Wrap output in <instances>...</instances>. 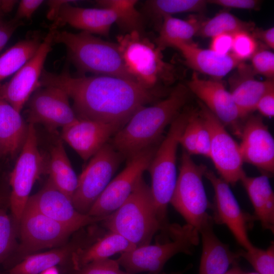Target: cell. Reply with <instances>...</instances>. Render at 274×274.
<instances>
[{
	"instance_id": "obj_1",
	"label": "cell",
	"mask_w": 274,
	"mask_h": 274,
	"mask_svg": "<svg viewBox=\"0 0 274 274\" xmlns=\"http://www.w3.org/2000/svg\"><path fill=\"white\" fill-rule=\"evenodd\" d=\"M41 86L64 90L73 101L79 119L116 124L122 127L141 108L158 100L164 91L147 89L131 80L104 75L74 77L67 69L60 74L43 70Z\"/></svg>"
},
{
	"instance_id": "obj_2",
	"label": "cell",
	"mask_w": 274,
	"mask_h": 274,
	"mask_svg": "<svg viewBox=\"0 0 274 274\" xmlns=\"http://www.w3.org/2000/svg\"><path fill=\"white\" fill-rule=\"evenodd\" d=\"M190 90L179 83L166 97L154 105L136 111L114 135L110 143L124 158L159 144L166 127L182 111L188 101Z\"/></svg>"
},
{
	"instance_id": "obj_3",
	"label": "cell",
	"mask_w": 274,
	"mask_h": 274,
	"mask_svg": "<svg viewBox=\"0 0 274 274\" xmlns=\"http://www.w3.org/2000/svg\"><path fill=\"white\" fill-rule=\"evenodd\" d=\"M53 43L64 45L68 58L83 73L136 82L126 68L117 43L104 41L86 31L74 33L58 30L55 32Z\"/></svg>"
},
{
	"instance_id": "obj_4",
	"label": "cell",
	"mask_w": 274,
	"mask_h": 274,
	"mask_svg": "<svg viewBox=\"0 0 274 274\" xmlns=\"http://www.w3.org/2000/svg\"><path fill=\"white\" fill-rule=\"evenodd\" d=\"M100 223L136 247L149 245L157 232L163 231L150 187L143 177L124 203Z\"/></svg>"
},
{
	"instance_id": "obj_5",
	"label": "cell",
	"mask_w": 274,
	"mask_h": 274,
	"mask_svg": "<svg viewBox=\"0 0 274 274\" xmlns=\"http://www.w3.org/2000/svg\"><path fill=\"white\" fill-rule=\"evenodd\" d=\"M190 111L191 109L182 110L171 123L147 169L151 178L150 189L156 213L163 229L169 224L167 219V209L177 178V152Z\"/></svg>"
},
{
	"instance_id": "obj_6",
	"label": "cell",
	"mask_w": 274,
	"mask_h": 274,
	"mask_svg": "<svg viewBox=\"0 0 274 274\" xmlns=\"http://www.w3.org/2000/svg\"><path fill=\"white\" fill-rule=\"evenodd\" d=\"M117 44L126 68L136 82L147 89L175 80V67L164 60L162 50L142 32L132 31L117 37Z\"/></svg>"
},
{
	"instance_id": "obj_7",
	"label": "cell",
	"mask_w": 274,
	"mask_h": 274,
	"mask_svg": "<svg viewBox=\"0 0 274 274\" xmlns=\"http://www.w3.org/2000/svg\"><path fill=\"white\" fill-rule=\"evenodd\" d=\"M171 239L155 245L136 247L121 254L116 260L130 274L149 272L158 274L166 262L177 254H191L199 241V233L195 227L186 224H169Z\"/></svg>"
},
{
	"instance_id": "obj_8",
	"label": "cell",
	"mask_w": 274,
	"mask_h": 274,
	"mask_svg": "<svg viewBox=\"0 0 274 274\" xmlns=\"http://www.w3.org/2000/svg\"><path fill=\"white\" fill-rule=\"evenodd\" d=\"M202 164L194 162L191 155L183 151L179 174L170 203L184 218L187 223L198 230L212 217L208 210L211 208L202 178L207 169Z\"/></svg>"
},
{
	"instance_id": "obj_9",
	"label": "cell",
	"mask_w": 274,
	"mask_h": 274,
	"mask_svg": "<svg viewBox=\"0 0 274 274\" xmlns=\"http://www.w3.org/2000/svg\"><path fill=\"white\" fill-rule=\"evenodd\" d=\"M45 169V161L38 148L35 125L28 124L25 141L10 175V205L16 226L19 225L34 184Z\"/></svg>"
},
{
	"instance_id": "obj_10",
	"label": "cell",
	"mask_w": 274,
	"mask_h": 274,
	"mask_svg": "<svg viewBox=\"0 0 274 274\" xmlns=\"http://www.w3.org/2000/svg\"><path fill=\"white\" fill-rule=\"evenodd\" d=\"M124 158L108 143L90 159L78 177L77 186L72 198L79 212L88 214Z\"/></svg>"
},
{
	"instance_id": "obj_11",
	"label": "cell",
	"mask_w": 274,
	"mask_h": 274,
	"mask_svg": "<svg viewBox=\"0 0 274 274\" xmlns=\"http://www.w3.org/2000/svg\"><path fill=\"white\" fill-rule=\"evenodd\" d=\"M198 113L211 137L209 158L220 177L229 185H234L246 174L240 147L226 127L199 100Z\"/></svg>"
},
{
	"instance_id": "obj_12",
	"label": "cell",
	"mask_w": 274,
	"mask_h": 274,
	"mask_svg": "<svg viewBox=\"0 0 274 274\" xmlns=\"http://www.w3.org/2000/svg\"><path fill=\"white\" fill-rule=\"evenodd\" d=\"M18 226L20 243L17 252L22 259L42 249L61 246L76 232L41 213L28 202Z\"/></svg>"
},
{
	"instance_id": "obj_13",
	"label": "cell",
	"mask_w": 274,
	"mask_h": 274,
	"mask_svg": "<svg viewBox=\"0 0 274 274\" xmlns=\"http://www.w3.org/2000/svg\"><path fill=\"white\" fill-rule=\"evenodd\" d=\"M159 144L127 158L125 168L110 181L87 214L94 217L107 216L119 208L133 191L143 173L147 170Z\"/></svg>"
},
{
	"instance_id": "obj_14",
	"label": "cell",
	"mask_w": 274,
	"mask_h": 274,
	"mask_svg": "<svg viewBox=\"0 0 274 274\" xmlns=\"http://www.w3.org/2000/svg\"><path fill=\"white\" fill-rule=\"evenodd\" d=\"M57 29L50 26L35 54L8 82L0 83V96L20 112L30 95L41 87L40 80L46 57L52 50Z\"/></svg>"
},
{
	"instance_id": "obj_15",
	"label": "cell",
	"mask_w": 274,
	"mask_h": 274,
	"mask_svg": "<svg viewBox=\"0 0 274 274\" xmlns=\"http://www.w3.org/2000/svg\"><path fill=\"white\" fill-rule=\"evenodd\" d=\"M31 97L27 110L28 124H41L51 132L73 123L78 118L71 107L69 96L62 89L43 86Z\"/></svg>"
},
{
	"instance_id": "obj_16",
	"label": "cell",
	"mask_w": 274,
	"mask_h": 274,
	"mask_svg": "<svg viewBox=\"0 0 274 274\" xmlns=\"http://www.w3.org/2000/svg\"><path fill=\"white\" fill-rule=\"evenodd\" d=\"M204 176L209 180L215 193L214 222L225 225L237 243L247 250L253 245L248 237L250 224L254 216L244 212L231 191L229 185L211 170L207 169Z\"/></svg>"
},
{
	"instance_id": "obj_17",
	"label": "cell",
	"mask_w": 274,
	"mask_h": 274,
	"mask_svg": "<svg viewBox=\"0 0 274 274\" xmlns=\"http://www.w3.org/2000/svg\"><path fill=\"white\" fill-rule=\"evenodd\" d=\"M187 86L226 127L231 128L239 137L245 119L230 93L220 80L202 79L194 72Z\"/></svg>"
},
{
	"instance_id": "obj_18",
	"label": "cell",
	"mask_w": 274,
	"mask_h": 274,
	"mask_svg": "<svg viewBox=\"0 0 274 274\" xmlns=\"http://www.w3.org/2000/svg\"><path fill=\"white\" fill-rule=\"evenodd\" d=\"M27 202L46 216L76 231L101 222L108 216L94 217L79 212L72 200L59 190L49 179L42 189L29 197Z\"/></svg>"
},
{
	"instance_id": "obj_19",
	"label": "cell",
	"mask_w": 274,
	"mask_h": 274,
	"mask_svg": "<svg viewBox=\"0 0 274 274\" xmlns=\"http://www.w3.org/2000/svg\"><path fill=\"white\" fill-rule=\"evenodd\" d=\"M239 138L244 162L271 176L274 172V140L262 117L248 116L244 121Z\"/></svg>"
},
{
	"instance_id": "obj_20",
	"label": "cell",
	"mask_w": 274,
	"mask_h": 274,
	"mask_svg": "<svg viewBox=\"0 0 274 274\" xmlns=\"http://www.w3.org/2000/svg\"><path fill=\"white\" fill-rule=\"evenodd\" d=\"M122 126L119 124L78 119L62 128L61 140L84 161L90 159Z\"/></svg>"
},
{
	"instance_id": "obj_21",
	"label": "cell",
	"mask_w": 274,
	"mask_h": 274,
	"mask_svg": "<svg viewBox=\"0 0 274 274\" xmlns=\"http://www.w3.org/2000/svg\"><path fill=\"white\" fill-rule=\"evenodd\" d=\"M99 236L97 229L92 227L88 233L80 234L74 241L50 251L29 255L22 259L10 269L8 274H39L44 270L64 263L72 262L75 253L80 248L86 247Z\"/></svg>"
},
{
	"instance_id": "obj_22",
	"label": "cell",
	"mask_w": 274,
	"mask_h": 274,
	"mask_svg": "<svg viewBox=\"0 0 274 274\" xmlns=\"http://www.w3.org/2000/svg\"><path fill=\"white\" fill-rule=\"evenodd\" d=\"M64 3L57 10L51 26L58 29L68 24L90 33L108 36L117 17L111 10L105 8H83Z\"/></svg>"
},
{
	"instance_id": "obj_23",
	"label": "cell",
	"mask_w": 274,
	"mask_h": 274,
	"mask_svg": "<svg viewBox=\"0 0 274 274\" xmlns=\"http://www.w3.org/2000/svg\"><path fill=\"white\" fill-rule=\"evenodd\" d=\"M236 73L229 79L230 93L242 117L245 119L256 110L261 97L274 88L273 79L257 80L251 66L240 63Z\"/></svg>"
},
{
	"instance_id": "obj_24",
	"label": "cell",
	"mask_w": 274,
	"mask_h": 274,
	"mask_svg": "<svg viewBox=\"0 0 274 274\" xmlns=\"http://www.w3.org/2000/svg\"><path fill=\"white\" fill-rule=\"evenodd\" d=\"M213 224L212 217L198 229L202 242L199 274H225L230 265L241 257L239 251H232L218 238Z\"/></svg>"
},
{
	"instance_id": "obj_25",
	"label": "cell",
	"mask_w": 274,
	"mask_h": 274,
	"mask_svg": "<svg viewBox=\"0 0 274 274\" xmlns=\"http://www.w3.org/2000/svg\"><path fill=\"white\" fill-rule=\"evenodd\" d=\"M173 47L180 51L187 65L215 80H220L242 62L231 53L219 54L210 49L199 48L192 42L179 43Z\"/></svg>"
},
{
	"instance_id": "obj_26",
	"label": "cell",
	"mask_w": 274,
	"mask_h": 274,
	"mask_svg": "<svg viewBox=\"0 0 274 274\" xmlns=\"http://www.w3.org/2000/svg\"><path fill=\"white\" fill-rule=\"evenodd\" d=\"M241 181L246 189L254 210L253 215L264 229L274 231V193L269 176L262 174L255 177L244 176Z\"/></svg>"
},
{
	"instance_id": "obj_27",
	"label": "cell",
	"mask_w": 274,
	"mask_h": 274,
	"mask_svg": "<svg viewBox=\"0 0 274 274\" xmlns=\"http://www.w3.org/2000/svg\"><path fill=\"white\" fill-rule=\"evenodd\" d=\"M27 130L20 112L0 96V156L13 157L21 151Z\"/></svg>"
},
{
	"instance_id": "obj_28",
	"label": "cell",
	"mask_w": 274,
	"mask_h": 274,
	"mask_svg": "<svg viewBox=\"0 0 274 274\" xmlns=\"http://www.w3.org/2000/svg\"><path fill=\"white\" fill-rule=\"evenodd\" d=\"M135 248L122 235L108 230L92 244L79 249L74 254L72 262L76 270L92 261L109 258Z\"/></svg>"
},
{
	"instance_id": "obj_29",
	"label": "cell",
	"mask_w": 274,
	"mask_h": 274,
	"mask_svg": "<svg viewBox=\"0 0 274 274\" xmlns=\"http://www.w3.org/2000/svg\"><path fill=\"white\" fill-rule=\"evenodd\" d=\"M53 184L71 200L78 184L77 176L67 156L61 140L52 147L47 167Z\"/></svg>"
},
{
	"instance_id": "obj_30",
	"label": "cell",
	"mask_w": 274,
	"mask_h": 274,
	"mask_svg": "<svg viewBox=\"0 0 274 274\" xmlns=\"http://www.w3.org/2000/svg\"><path fill=\"white\" fill-rule=\"evenodd\" d=\"M44 38L39 32H34L0 55V83L15 74L35 54Z\"/></svg>"
},
{
	"instance_id": "obj_31",
	"label": "cell",
	"mask_w": 274,
	"mask_h": 274,
	"mask_svg": "<svg viewBox=\"0 0 274 274\" xmlns=\"http://www.w3.org/2000/svg\"><path fill=\"white\" fill-rule=\"evenodd\" d=\"M155 44L162 50L179 43L192 42L198 33L201 23L194 18L182 20L172 16H164Z\"/></svg>"
},
{
	"instance_id": "obj_32",
	"label": "cell",
	"mask_w": 274,
	"mask_h": 274,
	"mask_svg": "<svg viewBox=\"0 0 274 274\" xmlns=\"http://www.w3.org/2000/svg\"><path fill=\"white\" fill-rule=\"evenodd\" d=\"M135 0H101L96 1L100 8L112 10L116 14V23L126 33L143 32V18L136 10Z\"/></svg>"
},
{
	"instance_id": "obj_33",
	"label": "cell",
	"mask_w": 274,
	"mask_h": 274,
	"mask_svg": "<svg viewBox=\"0 0 274 274\" xmlns=\"http://www.w3.org/2000/svg\"><path fill=\"white\" fill-rule=\"evenodd\" d=\"M253 23L244 21L227 12H222L201 23L198 33L212 38L222 33L234 34L241 31L252 30Z\"/></svg>"
},
{
	"instance_id": "obj_34",
	"label": "cell",
	"mask_w": 274,
	"mask_h": 274,
	"mask_svg": "<svg viewBox=\"0 0 274 274\" xmlns=\"http://www.w3.org/2000/svg\"><path fill=\"white\" fill-rule=\"evenodd\" d=\"M207 3L203 0H151L145 3V10L156 18L184 13L202 11Z\"/></svg>"
},
{
	"instance_id": "obj_35",
	"label": "cell",
	"mask_w": 274,
	"mask_h": 274,
	"mask_svg": "<svg viewBox=\"0 0 274 274\" xmlns=\"http://www.w3.org/2000/svg\"><path fill=\"white\" fill-rule=\"evenodd\" d=\"M240 257L245 258L259 274H274V244L265 250L253 246L251 249L239 251Z\"/></svg>"
},
{
	"instance_id": "obj_36",
	"label": "cell",
	"mask_w": 274,
	"mask_h": 274,
	"mask_svg": "<svg viewBox=\"0 0 274 274\" xmlns=\"http://www.w3.org/2000/svg\"><path fill=\"white\" fill-rule=\"evenodd\" d=\"M16 227L13 218L0 208V263L9 256L15 247Z\"/></svg>"
},
{
	"instance_id": "obj_37",
	"label": "cell",
	"mask_w": 274,
	"mask_h": 274,
	"mask_svg": "<svg viewBox=\"0 0 274 274\" xmlns=\"http://www.w3.org/2000/svg\"><path fill=\"white\" fill-rule=\"evenodd\" d=\"M258 49L256 39L249 31H241L233 34L231 53L240 61L251 59Z\"/></svg>"
},
{
	"instance_id": "obj_38",
	"label": "cell",
	"mask_w": 274,
	"mask_h": 274,
	"mask_svg": "<svg viewBox=\"0 0 274 274\" xmlns=\"http://www.w3.org/2000/svg\"><path fill=\"white\" fill-rule=\"evenodd\" d=\"M199 115L198 109H191L186 125L180 139V144L189 155L196 154V140Z\"/></svg>"
},
{
	"instance_id": "obj_39",
	"label": "cell",
	"mask_w": 274,
	"mask_h": 274,
	"mask_svg": "<svg viewBox=\"0 0 274 274\" xmlns=\"http://www.w3.org/2000/svg\"><path fill=\"white\" fill-rule=\"evenodd\" d=\"M116 260L104 259L84 265L74 274H130L121 270Z\"/></svg>"
},
{
	"instance_id": "obj_40",
	"label": "cell",
	"mask_w": 274,
	"mask_h": 274,
	"mask_svg": "<svg viewBox=\"0 0 274 274\" xmlns=\"http://www.w3.org/2000/svg\"><path fill=\"white\" fill-rule=\"evenodd\" d=\"M251 67L255 74H260L268 79L274 76V54L264 49H258L251 58Z\"/></svg>"
},
{
	"instance_id": "obj_41",
	"label": "cell",
	"mask_w": 274,
	"mask_h": 274,
	"mask_svg": "<svg viewBox=\"0 0 274 274\" xmlns=\"http://www.w3.org/2000/svg\"><path fill=\"white\" fill-rule=\"evenodd\" d=\"M210 147V133L199 115L196 140V154L201 155L209 158Z\"/></svg>"
},
{
	"instance_id": "obj_42",
	"label": "cell",
	"mask_w": 274,
	"mask_h": 274,
	"mask_svg": "<svg viewBox=\"0 0 274 274\" xmlns=\"http://www.w3.org/2000/svg\"><path fill=\"white\" fill-rule=\"evenodd\" d=\"M211 38L210 49L221 55L231 53L230 52L232 49L233 34L222 33Z\"/></svg>"
},
{
	"instance_id": "obj_43",
	"label": "cell",
	"mask_w": 274,
	"mask_h": 274,
	"mask_svg": "<svg viewBox=\"0 0 274 274\" xmlns=\"http://www.w3.org/2000/svg\"><path fill=\"white\" fill-rule=\"evenodd\" d=\"M44 2L42 0H22L18 5L13 19L21 21L22 19H30L33 13Z\"/></svg>"
},
{
	"instance_id": "obj_44",
	"label": "cell",
	"mask_w": 274,
	"mask_h": 274,
	"mask_svg": "<svg viewBox=\"0 0 274 274\" xmlns=\"http://www.w3.org/2000/svg\"><path fill=\"white\" fill-rule=\"evenodd\" d=\"M207 3L226 8L252 10L256 9L260 5L257 0H211Z\"/></svg>"
},
{
	"instance_id": "obj_45",
	"label": "cell",
	"mask_w": 274,
	"mask_h": 274,
	"mask_svg": "<svg viewBox=\"0 0 274 274\" xmlns=\"http://www.w3.org/2000/svg\"><path fill=\"white\" fill-rule=\"evenodd\" d=\"M256 110L264 117L272 118L274 116V88L266 92L258 101Z\"/></svg>"
},
{
	"instance_id": "obj_46",
	"label": "cell",
	"mask_w": 274,
	"mask_h": 274,
	"mask_svg": "<svg viewBox=\"0 0 274 274\" xmlns=\"http://www.w3.org/2000/svg\"><path fill=\"white\" fill-rule=\"evenodd\" d=\"M22 21L13 19L9 21L0 19V51L4 47L15 30L23 24Z\"/></svg>"
},
{
	"instance_id": "obj_47",
	"label": "cell",
	"mask_w": 274,
	"mask_h": 274,
	"mask_svg": "<svg viewBox=\"0 0 274 274\" xmlns=\"http://www.w3.org/2000/svg\"><path fill=\"white\" fill-rule=\"evenodd\" d=\"M254 37L260 39L268 47L274 48V27L266 29H256L252 34Z\"/></svg>"
},
{
	"instance_id": "obj_48",
	"label": "cell",
	"mask_w": 274,
	"mask_h": 274,
	"mask_svg": "<svg viewBox=\"0 0 274 274\" xmlns=\"http://www.w3.org/2000/svg\"><path fill=\"white\" fill-rule=\"evenodd\" d=\"M17 3V1L0 0V19L10 12Z\"/></svg>"
},
{
	"instance_id": "obj_49",
	"label": "cell",
	"mask_w": 274,
	"mask_h": 274,
	"mask_svg": "<svg viewBox=\"0 0 274 274\" xmlns=\"http://www.w3.org/2000/svg\"><path fill=\"white\" fill-rule=\"evenodd\" d=\"M244 271L239 267L234 265L232 267L227 270L225 274H243Z\"/></svg>"
},
{
	"instance_id": "obj_50",
	"label": "cell",
	"mask_w": 274,
	"mask_h": 274,
	"mask_svg": "<svg viewBox=\"0 0 274 274\" xmlns=\"http://www.w3.org/2000/svg\"><path fill=\"white\" fill-rule=\"evenodd\" d=\"M39 274H59V271L56 266L49 268Z\"/></svg>"
},
{
	"instance_id": "obj_51",
	"label": "cell",
	"mask_w": 274,
	"mask_h": 274,
	"mask_svg": "<svg viewBox=\"0 0 274 274\" xmlns=\"http://www.w3.org/2000/svg\"><path fill=\"white\" fill-rule=\"evenodd\" d=\"M243 274H259L256 272H244Z\"/></svg>"
},
{
	"instance_id": "obj_52",
	"label": "cell",
	"mask_w": 274,
	"mask_h": 274,
	"mask_svg": "<svg viewBox=\"0 0 274 274\" xmlns=\"http://www.w3.org/2000/svg\"><path fill=\"white\" fill-rule=\"evenodd\" d=\"M165 274V273H163ZM173 274H181L180 273H173Z\"/></svg>"
},
{
	"instance_id": "obj_53",
	"label": "cell",
	"mask_w": 274,
	"mask_h": 274,
	"mask_svg": "<svg viewBox=\"0 0 274 274\" xmlns=\"http://www.w3.org/2000/svg\"><path fill=\"white\" fill-rule=\"evenodd\" d=\"M1 157V156H0Z\"/></svg>"
}]
</instances>
